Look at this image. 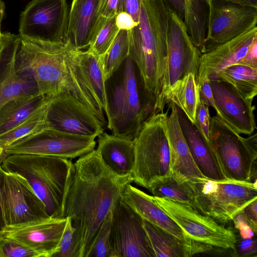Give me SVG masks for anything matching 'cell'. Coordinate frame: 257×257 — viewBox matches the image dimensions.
<instances>
[{"label": "cell", "mask_w": 257, "mask_h": 257, "mask_svg": "<svg viewBox=\"0 0 257 257\" xmlns=\"http://www.w3.org/2000/svg\"><path fill=\"white\" fill-rule=\"evenodd\" d=\"M74 164L64 217L75 229L76 257H87L102 223L133 178L114 174L103 164L96 149L80 156Z\"/></svg>", "instance_id": "6da1fadb"}, {"label": "cell", "mask_w": 257, "mask_h": 257, "mask_svg": "<svg viewBox=\"0 0 257 257\" xmlns=\"http://www.w3.org/2000/svg\"><path fill=\"white\" fill-rule=\"evenodd\" d=\"M15 67L19 75L35 81L39 94L66 92L92 108L89 94L79 76L74 48L70 44L20 37Z\"/></svg>", "instance_id": "7a4b0ae2"}, {"label": "cell", "mask_w": 257, "mask_h": 257, "mask_svg": "<svg viewBox=\"0 0 257 257\" xmlns=\"http://www.w3.org/2000/svg\"><path fill=\"white\" fill-rule=\"evenodd\" d=\"M139 24L128 31L129 57L156 113L166 105L163 89L166 69L170 7L166 0H140Z\"/></svg>", "instance_id": "3957f363"}, {"label": "cell", "mask_w": 257, "mask_h": 257, "mask_svg": "<svg viewBox=\"0 0 257 257\" xmlns=\"http://www.w3.org/2000/svg\"><path fill=\"white\" fill-rule=\"evenodd\" d=\"M1 166L6 172L26 179L45 205L48 215L65 218V205L75 167L71 160L55 156L16 154L5 156Z\"/></svg>", "instance_id": "277c9868"}, {"label": "cell", "mask_w": 257, "mask_h": 257, "mask_svg": "<svg viewBox=\"0 0 257 257\" xmlns=\"http://www.w3.org/2000/svg\"><path fill=\"white\" fill-rule=\"evenodd\" d=\"M154 197L182 230L185 257L224 253L237 256L235 245L238 238L232 228L188 204L165 197Z\"/></svg>", "instance_id": "5b68a950"}, {"label": "cell", "mask_w": 257, "mask_h": 257, "mask_svg": "<svg viewBox=\"0 0 257 257\" xmlns=\"http://www.w3.org/2000/svg\"><path fill=\"white\" fill-rule=\"evenodd\" d=\"M124 63L122 79L109 105L107 127L112 135L134 140L144 122L156 113L155 103L139 82L137 67L129 56Z\"/></svg>", "instance_id": "8992f818"}, {"label": "cell", "mask_w": 257, "mask_h": 257, "mask_svg": "<svg viewBox=\"0 0 257 257\" xmlns=\"http://www.w3.org/2000/svg\"><path fill=\"white\" fill-rule=\"evenodd\" d=\"M191 186L192 207L223 224L232 221L248 204L257 200L256 178L247 181L204 177L191 182Z\"/></svg>", "instance_id": "52a82bcc"}, {"label": "cell", "mask_w": 257, "mask_h": 257, "mask_svg": "<svg viewBox=\"0 0 257 257\" xmlns=\"http://www.w3.org/2000/svg\"><path fill=\"white\" fill-rule=\"evenodd\" d=\"M169 109L151 115L134 140L136 160L133 182L148 190L171 173L166 129Z\"/></svg>", "instance_id": "ba28073f"}, {"label": "cell", "mask_w": 257, "mask_h": 257, "mask_svg": "<svg viewBox=\"0 0 257 257\" xmlns=\"http://www.w3.org/2000/svg\"><path fill=\"white\" fill-rule=\"evenodd\" d=\"M210 134L214 150L227 178L247 181L256 179V133L244 138L216 115L211 119Z\"/></svg>", "instance_id": "9c48e42d"}, {"label": "cell", "mask_w": 257, "mask_h": 257, "mask_svg": "<svg viewBox=\"0 0 257 257\" xmlns=\"http://www.w3.org/2000/svg\"><path fill=\"white\" fill-rule=\"evenodd\" d=\"M45 128L97 137L104 125L84 103L72 94L61 92L46 96Z\"/></svg>", "instance_id": "30bf717a"}, {"label": "cell", "mask_w": 257, "mask_h": 257, "mask_svg": "<svg viewBox=\"0 0 257 257\" xmlns=\"http://www.w3.org/2000/svg\"><path fill=\"white\" fill-rule=\"evenodd\" d=\"M201 55L183 20L170 7L163 89L165 104L167 96L178 81L190 73L197 79Z\"/></svg>", "instance_id": "8fae6325"}, {"label": "cell", "mask_w": 257, "mask_h": 257, "mask_svg": "<svg viewBox=\"0 0 257 257\" xmlns=\"http://www.w3.org/2000/svg\"><path fill=\"white\" fill-rule=\"evenodd\" d=\"M205 1L207 18L204 53L256 27V8L224 0Z\"/></svg>", "instance_id": "7c38bea8"}, {"label": "cell", "mask_w": 257, "mask_h": 257, "mask_svg": "<svg viewBox=\"0 0 257 257\" xmlns=\"http://www.w3.org/2000/svg\"><path fill=\"white\" fill-rule=\"evenodd\" d=\"M68 15L66 0H32L21 13L19 35L66 43Z\"/></svg>", "instance_id": "4fadbf2b"}, {"label": "cell", "mask_w": 257, "mask_h": 257, "mask_svg": "<svg viewBox=\"0 0 257 257\" xmlns=\"http://www.w3.org/2000/svg\"><path fill=\"white\" fill-rule=\"evenodd\" d=\"M95 138L44 128L16 141L5 149L4 154L5 156L27 154L72 159L93 150Z\"/></svg>", "instance_id": "5bb4252c"}, {"label": "cell", "mask_w": 257, "mask_h": 257, "mask_svg": "<svg viewBox=\"0 0 257 257\" xmlns=\"http://www.w3.org/2000/svg\"><path fill=\"white\" fill-rule=\"evenodd\" d=\"M0 213L3 227L50 217L44 204L26 179L5 170L1 188Z\"/></svg>", "instance_id": "9a60e30c"}, {"label": "cell", "mask_w": 257, "mask_h": 257, "mask_svg": "<svg viewBox=\"0 0 257 257\" xmlns=\"http://www.w3.org/2000/svg\"><path fill=\"white\" fill-rule=\"evenodd\" d=\"M110 240L113 257H156L143 219L121 198L112 210Z\"/></svg>", "instance_id": "2e32d148"}, {"label": "cell", "mask_w": 257, "mask_h": 257, "mask_svg": "<svg viewBox=\"0 0 257 257\" xmlns=\"http://www.w3.org/2000/svg\"><path fill=\"white\" fill-rule=\"evenodd\" d=\"M68 218L47 219L18 225L4 226L0 236L14 239L38 252L52 257L57 251Z\"/></svg>", "instance_id": "e0dca14e"}, {"label": "cell", "mask_w": 257, "mask_h": 257, "mask_svg": "<svg viewBox=\"0 0 257 257\" xmlns=\"http://www.w3.org/2000/svg\"><path fill=\"white\" fill-rule=\"evenodd\" d=\"M216 107V114L239 134L250 135L256 129L252 101L244 98L230 84L209 80Z\"/></svg>", "instance_id": "ac0fdd59"}, {"label": "cell", "mask_w": 257, "mask_h": 257, "mask_svg": "<svg viewBox=\"0 0 257 257\" xmlns=\"http://www.w3.org/2000/svg\"><path fill=\"white\" fill-rule=\"evenodd\" d=\"M257 40V27L201 54L197 83L199 87L206 78L212 80L221 70L238 64Z\"/></svg>", "instance_id": "d6986e66"}, {"label": "cell", "mask_w": 257, "mask_h": 257, "mask_svg": "<svg viewBox=\"0 0 257 257\" xmlns=\"http://www.w3.org/2000/svg\"><path fill=\"white\" fill-rule=\"evenodd\" d=\"M20 36L12 33L0 58V108L19 96L39 94L33 79L19 75L16 69L15 57Z\"/></svg>", "instance_id": "ffe728a7"}, {"label": "cell", "mask_w": 257, "mask_h": 257, "mask_svg": "<svg viewBox=\"0 0 257 257\" xmlns=\"http://www.w3.org/2000/svg\"><path fill=\"white\" fill-rule=\"evenodd\" d=\"M176 109L183 135L192 157L202 174L207 178L213 180L227 178L213 146L205 140L177 106Z\"/></svg>", "instance_id": "44dd1931"}, {"label": "cell", "mask_w": 257, "mask_h": 257, "mask_svg": "<svg viewBox=\"0 0 257 257\" xmlns=\"http://www.w3.org/2000/svg\"><path fill=\"white\" fill-rule=\"evenodd\" d=\"M167 104L171 109L166 121L171 172L191 182L204 177L192 157L183 135L176 105L171 102Z\"/></svg>", "instance_id": "7402d4cb"}, {"label": "cell", "mask_w": 257, "mask_h": 257, "mask_svg": "<svg viewBox=\"0 0 257 257\" xmlns=\"http://www.w3.org/2000/svg\"><path fill=\"white\" fill-rule=\"evenodd\" d=\"M96 149L103 164L119 177L132 176L136 160L134 140L103 132Z\"/></svg>", "instance_id": "603a6c76"}, {"label": "cell", "mask_w": 257, "mask_h": 257, "mask_svg": "<svg viewBox=\"0 0 257 257\" xmlns=\"http://www.w3.org/2000/svg\"><path fill=\"white\" fill-rule=\"evenodd\" d=\"M121 199L143 220L171 233L183 242L182 230L157 204L153 196L128 183L124 187Z\"/></svg>", "instance_id": "cb8c5ba5"}, {"label": "cell", "mask_w": 257, "mask_h": 257, "mask_svg": "<svg viewBox=\"0 0 257 257\" xmlns=\"http://www.w3.org/2000/svg\"><path fill=\"white\" fill-rule=\"evenodd\" d=\"M98 2L99 0H72L66 43L81 50L88 48Z\"/></svg>", "instance_id": "d4e9b609"}, {"label": "cell", "mask_w": 257, "mask_h": 257, "mask_svg": "<svg viewBox=\"0 0 257 257\" xmlns=\"http://www.w3.org/2000/svg\"><path fill=\"white\" fill-rule=\"evenodd\" d=\"M46 96L28 94L15 98L0 108V135L9 131L40 109Z\"/></svg>", "instance_id": "484cf974"}, {"label": "cell", "mask_w": 257, "mask_h": 257, "mask_svg": "<svg viewBox=\"0 0 257 257\" xmlns=\"http://www.w3.org/2000/svg\"><path fill=\"white\" fill-rule=\"evenodd\" d=\"M79 60L89 89L107 117L109 102L100 58L87 50H80Z\"/></svg>", "instance_id": "4316f807"}, {"label": "cell", "mask_w": 257, "mask_h": 257, "mask_svg": "<svg viewBox=\"0 0 257 257\" xmlns=\"http://www.w3.org/2000/svg\"><path fill=\"white\" fill-rule=\"evenodd\" d=\"M227 82L244 98L253 101L257 94V68L234 64L219 71L214 79Z\"/></svg>", "instance_id": "83f0119b"}, {"label": "cell", "mask_w": 257, "mask_h": 257, "mask_svg": "<svg viewBox=\"0 0 257 257\" xmlns=\"http://www.w3.org/2000/svg\"><path fill=\"white\" fill-rule=\"evenodd\" d=\"M198 98L197 78L190 73L175 84L166 98V104L170 102L175 104L194 124Z\"/></svg>", "instance_id": "f1b7e54d"}, {"label": "cell", "mask_w": 257, "mask_h": 257, "mask_svg": "<svg viewBox=\"0 0 257 257\" xmlns=\"http://www.w3.org/2000/svg\"><path fill=\"white\" fill-rule=\"evenodd\" d=\"M207 8L205 0H185L183 21L194 45L204 53Z\"/></svg>", "instance_id": "f546056e"}, {"label": "cell", "mask_w": 257, "mask_h": 257, "mask_svg": "<svg viewBox=\"0 0 257 257\" xmlns=\"http://www.w3.org/2000/svg\"><path fill=\"white\" fill-rule=\"evenodd\" d=\"M148 190L154 197L170 198L192 206L191 181L171 172L167 177L153 184Z\"/></svg>", "instance_id": "4dcf8cb0"}, {"label": "cell", "mask_w": 257, "mask_h": 257, "mask_svg": "<svg viewBox=\"0 0 257 257\" xmlns=\"http://www.w3.org/2000/svg\"><path fill=\"white\" fill-rule=\"evenodd\" d=\"M143 226L156 257H185L181 240L144 220Z\"/></svg>", "instance_id": "1f68e13d"}, {"label": "cell", "mask_w": 257, "mask_h": 257, "mask_svg": "<svg viewBox=\"0 0 257 257\" xmlns=\"http://www.w3.org/2000/svg\"><path fill=\"white\" fill-rule=\"evenodd\" d=\"M129 55L128 31L119 30L106 53L99 56L105 80H109Z\"/></svg>", "instance_id": "d6a6232c"}, {"label": "cell", "mask_w": 257, "mask_h": 257, "mask_svg": "<svg viewBox=\"0 0 257 257\" xmlns=\"http://www.w3.org/2000/svg\"><path fill=\"white\" fill-rule=\"evenodd\" d=\"M45 103L40 109L24 121L0 135V147L5 149L16 141L45 128Z\"/></svg>", "instance_id": "836d02e7"}, {"label": "cell", "mask_w": 257, "mask_h": 257, "mask_svg": "<svg viewBox=\"0 0 257 257\" xmlns=\"http://www.w3.org/2000/svg\"><path fill=\"white\" fill-rule=\"evenodd\" d=\"M116 16L109 19L97 32L87 51L99 57L104 55L114 41L119 29L115 22Z\"/></svg>", "instance_id": "e575fe53"}, {"label": "cell", "mask_w": 257, "mask_h": 257, "mask_svg": "<svg viewBox=\"0 0 257 257\" xmlns=\"http://www.w3.org/2000/svg\"><path fill=\"white\" fill-rule=\"evenodd\" d=\"M112 218V210L102 223L87 257H113L110 240Z\"/></svg>", "instance_id": "d590c367"}, {"label": "cell", "mask_w": 257, "mask_h": 257, "mask_svg": "<svg viewBox=\"0 0 257 257\" xmlns=\"http://www.w3.org/2000/svg\"><path fill=\"white\" fill-rule=\"evenodd\" d=\"M0 257H41L30 248L11 238L0 236Z\"/></svg>", "instance_id": "8d00e7d4"}, {"label": "cell", "mask_w": 257, "mask_h": 257, "mask_svg": "<svg viewBox=\"0 0 257 257\" xmlns=\"http://www.w3.org/2000/svg\"><path fill=\"white\" fill-rule=\"evenodd\" d=\"M211 119L209 107L204 104L199 97L196 106L195 121L194 125L205 140L212 146L210 134Z\"/></svg>", "instance_id": "74e56055"}, {"label": "cell", "mask_w": 257, "mask_h": 257, "mask_svg": "<svg viewBox=\"0 0 257 257\" xmlns=\"http://www.w3.org/2000/svg\"><path fill=\"white\" fill-rule=\"evenodd\" d=\"M75 232V229L68 218L58 249L52 257H76L74 241Z\"/></svg>", "instance_id": "f35d334b"}, {"label": "cell", "mask_w": 257, "mask_h": 257, "mask_svg": "<svg viewBox=\"0 0 257 257\" xmlns=\"http://www.w3.org/2000/svg\"><path fill=\"white\" fill-rule=\"evenodd\" d=\"M237 256H256L257 242L254 236L248 238H237L235 245Z\"/></svg>", "instance_id": "ab89813d"}, {"label": "cell", "mask_w": 257, "mask_h": 257, "mask_svg": "<svg viewBox=\"0 0 257 257\" xmlns=\"http://www.w3.org/2000/svg\"><path fill=\"white\" fill-rule=\"evenodd\" d=\"M141 10L140 0H118L117 14L125 12L129 14L134 22L138 24Z\"/></svg>", "instance_id": "60d3db41"}, {"label": "cell", "mask_w": 257, "mask_h": 257, "mask_svg": "<svg viewBox=\"0 0 257 257\" xmlns=\"http://www.w3.org/2000/svg\"><path fill=\"white\" fill-rule=\"evenodd\" d=\"M118 1V0H99L95 20L99 18L110 19L116 16Z\"/></svg>", "instance_id": "b9f144b4"}, {"label": "cell", "mask_w": 257, "mask_h": 257, "mask_svg": "<svg viewBox=\"0 0 257 257\" xmlns=\"http://www.w3.org/2000/svg\"><path fill=\"white\" fill-rule=\"evenodd\" d=\"M232 220L234 227L239 232L240 238H251L256 234L250 227L242 211L237 214Z\"/></svg>", "instance_id": "7bdbcfd3"}, {"label": "cell", "mask_w": 257, "mask_h": 257, "mask_svg": "<svg viewBox=\"0 0 257 257\" xmlns=\"http://www.w3.org/2000/svg\"><path fill=\"white\" fill-rule=\"evenodd\" d=\"M198 87L199 97L205 105L212 107L216 111V107L209 83V79H205Z\"/></svg>", "instance_id": "ee69618b"}, {"label": "cell", "mask_w": 257, "mask_h": 257, "mask_svg": "<svg viewBox=\"0 0 257 257\" xmlns=\"http://www.w3.org/2000/svg\"><path fill=\"white\" fill-rule=\"evenodd\" d=\"M257 200L248 204L242 210L253 232L256 234L257 230Z\"/></svg>", "instance_id": "f6af8a7d"}, {"label": "cell", "mask_w": 257, "mask_h": 257, "mask_svg": "<svg viewBox=\"0 0 257 257\" xmlns=\"http://www.w3.org/2000/svg\"><path fill=\"white\" fill-rule=\"evenodd\" d=\"M116 25L119 30H130L136 26V24L132 17L126 13L117 14L115 18Z\"/></svg>", "instance_id": "bcb514c9"}, {"label": "cell", "mask_w": 257, "mask_h": 257, "mask_svg": "<svg viewBox=\"0 0 257 257\" xmlns=\"http://www.w3.org/2000/svg\"><path fill=\"white\" fill-rule=\"evenodd\" d=\"M238 64L257 68V40L252 44Z\"/></svg>", "instance_id": "7dc6e473"}, {"label": "cell", "mask_w": 257, "mask_h": 257, "mask_svg": "<svg viewBox=\"0 0 257 257\" xmlns=\"http://www.w3.org/2000/svg\"><path fill=\"white\" fill-rule=\"evenodd\" d=\"M169 6L183 20L185 0H166Z\"/></svg>", "instance_id": "c3c4849f"}, {"label": "cell", "mask_w": 257, "mask_h": 257, "mask_svg": "<svg viewBox=\"0 0 257 257\" xmlns=\"http://www.w3.org/2000/svg\"><path fill=\"white\" fill-rule=\"evenodd\" d=\"M12 33L8 32L2 33L0 24V58L10 40Z\"/></svg>", "instance_id": "681fc988"}, {"label": "cell", "mask_w": 257, "mask_h": 257, "mask_svg": "<svg viewBox=\"0 0 257 257\" xmlns=\"http://www.w3.org/2000/svg\"><path fill=\"white\" fill-rule=\"evenodd\" d=\"M226 2L257 9V0H224Z\"/></svg>", "instance_id": "f907efd6"}, {"label": "cell", "mask_w": 257, "mask_h": 257, "mask_svg": "<svg viewBox=\"0 0 257 257\" xmlns=\"http://www.w3.org/2000/svg\"><path fill=\"white\" fill-rule=\"evenodd\" d=\"M4 170L3 169L1 164L0 163V200H1V188L2 185V182L4 178ZM3 227L2 218L1 216V213H0V228H2Z\"/></svg>", "instance_id": "816d5d0a"}, {"label": "cell", "mask_w": 257, "mask_h": 257, "mask_svg": "<svg viewBox=\"0 0 257 257\" xmlns=\"http://www.w3.org/2000/svg\"><path fill=\"white\" fill-rule=\"evenodd\" d=\"M5 4L2 0H0V24L5 14Z\"/></svg>", "instance_id": "f5cc1de1"}, {"label": "cell", "mask_w": 257, "mask_h": 257, "mask_svg": "<svg viewBox=\"0 0 257 257\" xmlns=\"http://www.w3.org/2000/svg\"><path fill=\"white\" fill-rule=\"evenodd\" d=\"M4 150L3 148L0 147V163H1L2 160L5 156Z\"/></svg>", "instance_id": "db71d44e"}, {"label": "cell", "mask_w": 257, "mask_h": 257, "mask_svg": "<svg viewBox=\"0 0 257 257\" xmlns=\"http://www.w3.org/2000/svg\"><path fill=\"white\" fill-rule=\"evenodd\" d=\"M0 229H1V228H0Z\"/></svg>", "instance_id": "11a10c76"}]
</instances>
